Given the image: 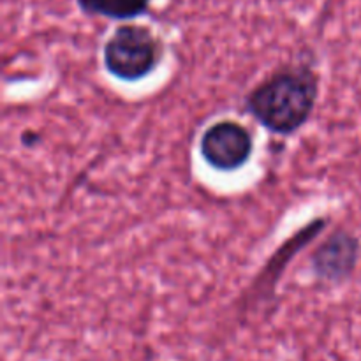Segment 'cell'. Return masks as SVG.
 Returning a JSON list of instances; mask_svg holds the SVG:
<instances>
[{"mask_svg":"<svg viewBox=\"0 0 361 361\" xmlns=\"http://www.w3.org/2000/svg\"><path fill=\"white\" fill-rule=\"evenodd\" d=\"M200 154L214 171H240L252 159V133L236 120H217L212 126H208L201 134Z\"/></svg>","mask_w":361,"mask_h":361,"instance_id":"3","label":"cell"},{"mask_svg":"<svg viewBox=\"0 0 361 361\" xmlns=\"http://www.w3.org/2000/svg\"><path fill=\"white\" fill-rule=\"evenodd\" d=\"M330 217H319L316 221L309 222L307 226H303L298 233L291 236L289 240H286L284 245L279 247L275 250L274 256L270 257L264 268L261 270V274L256 277V282H252L249 291L245 295H249V298H254V302L257 300H268L270 296H274L275 288H277V282L281 279V275L284 274L286 264L293 259L295 254H298V250L305 249L321 231L328 226Z\"/></svg>","mask_w":361,"mask_h":361,"instance_id":"5","label":"cell"},{"mask_svg":"<svg viewBox=\"0 0 361 361\" xmlns=\"http://www.w3.org/2000/svg\"><path fill=\"white\" fill-rule=\"evenodd\" d=\"M74 2L85 16L129 23L130 20L147 16L154 0H74Z\"/></svg>","mask_w":361,"mask_h":361,"instance_id":"6","label":"cell"},{"mask_svg":"<svg viewBox=\"0 0 361 361\" xmlns=\"http://www.w3.org/2000/svg\"><path fill=\"white\" fill-rule=\"evenodd\" d=\"M321 80L309 62L286 63L247 92L243 109L274 136L289 137L312 118Z\"/></svg>","mask_w":361,"mask_h":361,"instance_id":"1","label":"cell"},{"mask_svg":"<svg viewBox=\"0 0 361 361\" xmlns=\"http://www.w3.org/2000/svg\"><path fill=\"white\" fill-rule=\"evenodd\" d=\"M360 238L345 228H337L312 250L310 270L317 281L337 286L349 281L358 268Z\"/></svg>","mask_w":361,"mask_h":361,"instance_id":"4","label":"cell"},{"mask_svg":"<svg viewBox=\"0 0 361 361\" xmlns=\"http://www.w3.org/2000/svg\"><path fill=\"white\" fill-rule=\"evenodd\" d=\"M164 41L148 25L122 23L102 46V63L109 76L137 83L157 71L164 59Z\"/></svg>","mask_w":361,"mask_h":361,"instance_id":"2","label":"cell"}]
</instances>
